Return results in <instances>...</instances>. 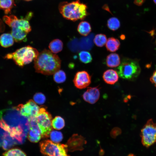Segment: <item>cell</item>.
I'll return each mask as SVG.
<instances>
[{
    "label": "cell",
    "instance_id": "1",
    "mask_svg": "<svg viewBox=\"0 0 156 156\" xmlns=\"http://www.w3.org/2000/svg\"><path fill=\"white\" fill-rule=\"evenodd\" d=\"M34 63L36 72L50 75L60 69L61 60L56 54L50 51L44 49L39 53L34 60Z\"/></svg>",
    "mask_w": 156,
    "mask_h": 156
},
{
    "label": "cell",
    "instance_id": "19",
    "mask_svg": "<svg viewBox=\"0 0 156 156\" xmlns=\"http://www.w3.org/2000/svg\"><path fill=\"white\" fill-rule=\"evenodd\" d=\"M77 31L81 35L86 36L91 31V27L90 24L86 21L80 22L77 27Z\"/></svg>",
    "mask_w": 156,
    "mask_h": 156
},
{
    "label": "cell",
    "instance_id": "10",
    "mask_svg": "<svg viewBox=\"0 0 156 156\" xmlns=\"http://www.w3.org/2000/svg\"><path fill=\"white\" fill-rule=\"evenodd\" d=\"M87 143L85 138L81 135L74 134L68 139L66 144L68 151L73 152L84 149L83 146Z\"/></svg>",
    "mask_w": 156,
    "mask_h": 156
},
{
    "label": "cell",
    "instance_id": "18",
    "mask_svg": "<svg viewBox=\"0 0 156 156\" xmlns=\"http://www.w3.org/2000/svg\"><path fill=\"white\" fill-rule=\"evenodd\" d=\"M27 136L29 140L33 143L38 142L42 138L40 131L36 129L29 128Z\"/></svg>",
    "mask_w": 156,
    "mask_h": 156
},
{
    "label": "cell",
    "instance_id": "29",
    "mask_svg": "<svg viewBox=\"0 0 156 156\" xmlns=\"http://www.w3.org/2000/svg\"><path fill=\"white\" fill-rule=\"evenodd\" d=\"M34 100L36 103L38 104H42L45 102L46 98L42 93H37L34 96Z\"/></svg>",
    "mask_w": 156,
    "mask_h": 156
},
{
    "label": "cell",
    "instance_id": "8",
    "mask_svg": "<svg viewBox=\"0 0 156 156\" xmlns=\"http://www.w3.org/2000/svg\"><path fill=\"white\" fill-rule=\"evenodd\" d=\"M31 13H29L26 18L19 19L16 16L11 15L3 16V19L5 23L11 28H17L21 29L27 33L31 30V27L28 20L32 16Z\"/></svg>",
    "mask_w": 156,
    "mask_h": 156
},
{
    "label": "cell",
    "instance_id": "22",
    "mask_svg": "<svg viewBox=\"0 0 156 156\" xmlns=\"http://www.w3.org/2000/svg\"><path fill=\"white\" fill-rule=\"evenodd\" d=\"M2 156H27L25 153L21 149L18 148H13L6 151Z\"/></svg>",
    "mask_w": 156,
    "mask_h": 156
},
{
    "label": "cell",
    "instance_id": "5",
    "mask_svg": "<svg viewBox=\"0 0 156 156\" xmlns=\"http://www.w3.org/2000/svg\"><path fill=\"white\" fill-rule=\"evenodd\" d=\"M40 151L45 156H68L66 144L45 140L40 143Z\"/></svg>",
    "mask_w": 156,
    "mask_h": 156
},
{
    "label": "cell",
    "instance_id": "11",
    "mask_svg": "<svg viewBox=\"0 0 156 156\" xmlns=\"http://www.w3.org/2000/svg\"><path fill=\"white\" fill-rule=\"evenodd\" d=\"M73 82L77 88L83 89L87 87L90 84L91 76L86 71H78L76 73Z\"/></svg>",
    "mask_w": 156,
    "mask_h": 156
},
{
    "label": "cell",
    "instance_id": "20",
    "mask_svg": "<svg viewBox=\"0 0 156 156\" xmlns=\"http://www.w3.org/2000/svg\"><path fill=\"white\" fill-rule=\"evenodd\" d=\"M14 5V0H0V10L7 14L10 13Z\"/></svg>",
    "mask_w": 156,
    "mask_h": 156
},
{
    "label": "cell",
    "instance_id": "26",
    "mask_svg": "<svg viewBox=\"0 0 156 156\" xmlns=\"http://www.w3.org/2000/svg\"><path fill=\"white\" fill-rule=\"evenodd\" d=\"M80 60L85 64L91 62L92 60V55L90 52L86 51H82L79 53Z\"/></svg>",
    "mask_w": 156,
    "mask_h": 156
},
{
    "label": "cell",
    "instance_id": "28",
    "mask_svg": "<svg viewBox=\"0 0 156 156\" xmlns=\"http://www.w3.org/2000/svg\"><path fill=\"white\" fill-rule=\"evenodd\" d=\"M50 137L51 140L56 143L60 142L63 138L62 133L60 131L55 130H53L51 131Z\"/></svg>",
    "mask_w": 156,
    "mask_h": 156
},
{
    "label": "cell",
    "instance_id": "21",
    "mask_svg": "<svg viewBox=\"0 0 156 156\" xmlns=\"http://www.w3.org/2000/svg\"><path fill=\"white\" fill-rule=\"evenodd\" d=\"M49 48L50 51L54 53H57L61 51L63 48L62 41L59 39L53 40L49 43Z\"/></svg>",
    "mask_w": 156,
    "mask_h": 156
},
{
    "label": "cell",
    "instance_id": "23",
    "mask_svg": "<svg viewBox=\"0 0 156 156\" xmlns=\"http://www.w3.org/2000/svg\"><path fill=\"white\" fill-rule=\"evenodd\" d=\"M52 126L55 129H61L64 127V120L60 116H56L52 121Z\"/></svg>",
    "mask_w": 156,
    "mask_h": 156
},
{
    "label": "cell",
    "instance_id": "24",
    "mask_svg": "<svg viewBox=\"0 0 156 156\" xmlns=\"http://www.w3.org/2000/svg\"><path fill=\"white\" fill-rule=\"evenodd\" d=\"M107 26L110 30L112 31H115L120 27V23L117 18L115 17H112L108 20Z\"/></svg>",
    "mask_w": 156,
    "mask_h": 156
},
{
    "label": "cell",
    "instance_id": "2",
    "mask_svg": "<svg viewBox=\"0 0 156 156\" xmlns=\"http://www.w3.org/2000/svg\"><path fill=\"white\" fill-rule=\"evenodd\" d=\"M87 6L78 0L71 2H63L59 6L60 13L66 19L73 21L83 20L88 15Z\"/></svg>",
    "mask_w": 156,
    "mask_h": 156
},
{
    "label": "cell",
    "instance_id": "15",
    "mask_svg": "<svg viewBox=\"0 0 156 156\" xmlns=\"http://www.w3.org/2000/svg\"><path fill=\"white\" fill-rule=\"evenodd\" d=\"M27 34L21 29L12 28L11 34L16 42H20L26 40Z\"/></svg>",
    "mask_w": 156,
    "mask_h": 156
},
{
    "label": "cell",
    "instance_id": "33",
    "mask_svg": "<svg viewBox=\"0 0 156 156\" xmlns=\"http://www.w3.org/2000/svg\"><path fill=\"white\" fill-rule=\"evenodd\" d=\"M104 151L103 150V149L101 148V150H100V152H99V155L100 156H102L104 154Z\"/></svg>",
    "mask_w": 156,
    "mask_h": 156
},
{
    "label": "cell",
    "instance_id": "32",
    "mask_svg": "<svg viewBox=\"0 0 156 156\" xmlns=\"http://www.w3.org/2000/svg\"><path fill=\"white\" fill-rule=\"evenodd\" d=\"M145 0H134V3L136 5L140 6L144 2Z\"/></svg>",
    "mask_w": 156,
    "mask_h": 156
},
{
    "label": "cell",
    "instance_id": "13",
    "mask_svg": "<svg viewBox=\"0 0 156 156\" xmlns=\"http://www.w3.org/2000/svg\"><path fill=\"white\" fill-rule=\"evenodd\" d=\"M103 77L104 81L109 84H114L118 80V75L116 71L113 69H109L103 73Z\"/></svg>",
    "mask_w": 156,
    "mask_h": 156
},
{
    "label": "cell",
    "instance_id": "14",
    "mask_svg": "<svg viewBox=\"0 0 156 156\" xmlns=\"http://www.w3.org/2000/svg\"><path fill=\"white\" fill-rule=\"evenodd\" d=\"M106 62L107 66L111 68L117 67L120 64L119 55L115 53H111L107 56Z\"/></svg>",
    "mask_w": 156,
    "mask_h": 156
},
{
    "label": "cell",
    "instance_id": "4",
    "mask_svg": "<svg viewBox=\"0 0 156 156\" xmlns=\"http://www.w3.org/2000/svg\"><path fill=\"white\" fill-rule=\"evenodd\" d=\"M120 77L123 79L133 80L139 75L141 69L137 60L128 58L123 59L117 68Z\"/></svg>",
    "mask_w": 156,
    "mask_h": 156
},
{
    "label": "cell",
    "instance_id": "35",
    "mask_svg": "<svg viewBox=\"0 0 156 156\" xmlns=\"http://www.w3.org/2000/svg\"><path fill=\"white\" fill-rule=\"evenodd\" d=\"M154 2L156 4V0H153Z\"/></svg>",
    "mask_w": 156,
    "mask_h": 156
},
{
    "label": "cell",
    "instance_id": "16",
    "mask_svg": "<svg viewBox=\"0 0 156 156\" xmlns=\"http://www.w3.org/2000/svg\"><path fill=\"white\" fill-rule=\"evenodd\" d=\"M14 39L11 34L4 33L0 36V44L4 47H8L13 45Z\"/></svg>",
    "mask_w": 156,
    "mask_h": 156
},
{
    "label": "cell",
    "instance_id": "31",
    "mask_svg": "<svg viewBox=\"0 0 156 156\" xmlns=\"http://www.w3.org/2000/svg\"><path fill=\"white\" fill-rule=\"evenodd\" d=\"M150 81L156 87V70L150 78Z\"/></svg>",
    "mask_w": 156,
    "mask_h": 156
},
{
    "label": "cell",
    "instance_id": "17",
    "mask_svg": "<svg viewBox=\"0 0 156 156\" xmlns=\"http://www.w3.org/2000/svg\"><path fill=\"white\" fill-rule=\"evenodd\" d=\"M120 43L118 39L112 37L109 38L106 44L107 50L111 52H115L119 49Z\"/></svg>",
    "mask_w": 156,
    "mask_h": 156
},
{
    "label": "cell",
    "instance_id": "3",
    "mask_svg": "<svg viewBox=\"0 0 156 156\" xmlns=\"http://www.w3.org/2000/svg\"><path fill=\"white\" fill-rule=\"evenodd\" d=\"M39 53L36 49L28 45L18 49L13 53L8 54L5 57L12 59L16 65L23 67L34 60Z\"/></svg>",
    "mask_w": 156,
    "mask_h": 156
},
{
    "label": "cell",
    "instance_id": "34",
    "mask_svg": "<svg viewBox=\"0 0 156 156\" xmlns=\"http://www.w3.org/2000/svg\"><path fill=\"white\" fill-rule=\"evenodd\" d=\"M125 37L124 36V35H121L120 36V38L121 39H124Z\"/></svg>",
    "mask_w": 156,
    "mask_h": 156
},
{
    "label": "cell",
    "instance_id": "36",
    "mask_svg": "<svg viewBox=\"0 0 156 156\" xmlns=\"http://www.w3.org/2000/svg\"><path fill=\"white\" fill-rule=\"evenodd\" d=\"M24 0L27 1H31L32 0Z\"/></svg>",
    "mask_w": 156,
    "mask_h": 156
},
{
    "label": "cell",
    "instance_id": "30",
    "mask_svg": "<svg viewBox=\"0 0 156 156\" xmlns=\"http://www.w3.org/2000/svg\"><path fill=\"white\" fill-rule=\"evenodd\" d=\"M122 132L121 129L118 127H115L112 129L110 132V135L113 138H116L120 135Z\"/></svg>",
    "mask_w": 156,
    "mask_h": 156
},
{
    "label": "cell",
    "instance_id": "25",
    "mask_svg": "<svg viewBox=\"0 0 156 156\" xmlns=\"http://www.w3.org/2000/svg\"><path fill=\"white\" fill-rule=\"evenodd\" d=\"M94 42L97 47H102L106 44L107 38L106 35L104 34H97L95 37Z\"/></svg>",
    "mask_w": 156,
    "mask_h": 156
},
{
    "label": "cell",
    "instance_id": "7",
    "mask_svg": "<svg viewBox=\"0 0 156 156\" xmlns=\"http://www.w3.org/2000/svg\"><path fill=\"white\" fill-rule=\"evenodd\" d=\"M140 136L142 144L148 148L156 143V123L152 119L147 120L141 131Z\"/></svg>",
    "mask_w": 156,
    "mask_h": 156
},
{
    "label": "cell",
    "instance_id": "6",
    "mask_svg": "<svg viewBox=\"0 0 156 156\" xmlns=\"http://www.w3.org/2000/svg\"><path fill=\"white\" fill-rule=\"evenodd\" d=\"M35 117L42 138H48L52 128L51 115L45 108L41 107Z\"/></svg>",
    "mask_w": 156,
    "mask_h": 156
},
{
    "label": "cell",
    "instance_id": "9",
    "mask_svg": "<svg viewBox=\"0 0 156 156\" xmlns=\"http://www.w3.org/2000/svg\"><path fill=\"white\" fill-rule=\"evenodd\" d=\"M23 116L28 118L36 117L38 113L39 107L32 100H30L23 105L20 104L16 107Z\"/></svg>",
    "mask_w": 156,
    "mask_h": 156
},
{
    "label": "cell",
    "instance_id": "27",
    "mask_svg": "<svg viewBox=\"0 0 156 156\" xmlns=\"http://www.w3.org/2000/svg\"><path fill=\"white\" fill-rule=\"evenodd\" d=\"M54 81L57 83L64 82L66 80V75L65 72L62 70H59L53 74Z\"/></svg>",
    "mask_w": 156,
    "mask_h": 156
},
{
    "label": "cell",
    "instance_id": "12",
    "mask_svg": "<svg viewBox=\"0 0 156 156\" xmlns=\"http://www.w3.org/2000/svg\"><path fill=\"white\" fill-rule=\"evenodd\" d=\"M100 96V91L98 87L88 88L82 95L84 100L91 104L95 103L99 99Z\"/></svg>",
    "mask_w": 156,
    "mask_h": 156
}]
</instances>
